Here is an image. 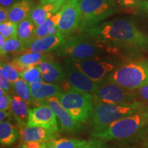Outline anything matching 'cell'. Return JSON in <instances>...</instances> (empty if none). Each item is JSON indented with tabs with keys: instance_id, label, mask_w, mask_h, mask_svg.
Wrapping results in <instances>:
<instances>
[{
	"instance_id": "d4e9b609",
	"label": "cell",
	"mask_w": 148,
	"mask_h": 148,
	"mask_svg": "<svg viewBox=\"0 0 148 148\" xmlns=\"http://www.w3.org/2000/svg\"><path fill=\"white\" fill-rule=\"evenodd\" d=\"M86 140L76 138H53L45 142L49 148H78Z\"/></svg>"
},
{
	"instance_id": "6da1fadb",
	"label": "cell",
	"mask_w": 148,
	"mask_h": 148,
	"mask_svg": "<svg viewBox=\"0 0 148 148\" xmlns=\"http://www.w3.org/2000/svg\"><path fill=\"white\" fill-rule=\"evenodd\" d=\"M84 31L88 36L112 47L148 49V35L128 18H114Z\"/></svg>"
},
{
	"instance_id": "4316f807",
	"label": "cell",
	"mask_w": 148,
	"mask_h": 148,
	"mask_svg": "<svg viewBox=\"0 0 148 148\" xmlns=\"http://www.w3.org/2000/svg\"><path fill=\"white\" fill-rule=\"evenodd\" d=\"M12 84L17 95L22 98L24 101H26L27 104L32 103L34 101V99L31 93L30 88H29V84L24 79L19 78Z\"/></svg>"
},
{
	"instance_id": "484cf974",
	"label": "cell",
	"mask_w": 148,
	"mask_h": 148,
	"mask_svg": "<svg viewBox=\"0 0 148 148\" xmlns=\"http://www.w3.org/2000/svg\"><path fill=\"white\" fill-rule=\"evenodd\" d=\"M25 43L18 38H11L5 39L3 46L0 47L1 56L6 55L8 53L18 52L25 49Z\"/></svg>"
},
{
	"instance_id": "7402d4cb",
	"label": "cell",
	"mask_w": 148,
	"mask_h": 148,
	"mask_svg": "<svg viewBox=\"0 0 148 148\" xmlns=\"http://www.w3.org/2000/svg\"><path fill=\"white\" fill-rule=\"evenodd\" d=\"M19 132L8 121L0 123V143L2 147H9L17 140Z\"/></svg>"
},
{
	"instance_id": "ab89813d",
	"label": "cell",
	"mask_w": 148,
	"mask_h": 148,
	"mask_svg": "<svg viewBox=\"0 0 148 148\" xmlns=\"http://www.w3.org/2000/svg\"><path fill=\"white\" fill-rule=\"evenodd\" d=\"M18 0H0V7H7L10 8L14 3L18 1Z\"/></svg>"
},
{
	"instance_id": "83f0119b",
	"label": "cell",
	"mask_w": 148,
	"mask_h": 148,
	"mask_svg": "<svg viewBox=\"0 0 148 148\" xmlns=\"http://www.w3.org/2000/svg\"><path fill=\"white\" fill-rule=\"evenodd\" d=\"M0 34L5 39L18 38V24L10 21L0 23Z\"/></svg>"
},
{
	"instance_id": "e0dca14e",
	"label": "cell",
	"mask_w": 148,
	"mask_h": 148,
	"mask_svg": "<svg viewBox=\"0 0 148 148\" xmlns=\"http://www.w3.org/2000/svg\"><path fill=\"white\" fill-rule=\"evenodd\" d=\"M34 8V0H18L10 7L8 21L18 24L28 17Z\"/></svg>"
},
{
	"instance_id": "ac0fdd59",
	"label": "cell",
	"mask_w": 148,
	"mask_h": 148,
	"mask_svg": "<svg viewBox=\"0 0 148 148\" xmlns=\"http://www.w3.org/2000/svg\"><path fill=\"white\" fill-rule=\"evenodd\" d=\"M10 109L20 127L28 125L29 108H27L26 101L18 95H14L12 97Z\"/></svg>"
},
{
	"instance_id": "2e32d148",
	"label": "cell",
	"mask_w": 148,
	"mask_h": 148,
	"mask_svg": "<svg viewBox=\"0 0 148 148\" xmlns=\"http://www.w3.org/2000/svg\"><path fill=\"white\" fill-rule=\"evenodd\" d=\"M37 66L45 82L57 83L65 78V73L62 66L51 58L42 61Z\"/></svg>"
},
{
	"instance_id": "d590c367",
	"label": "cell",
	"mask_w": 148,
	"mask_h": 148,
	"mask_svg": "<svg viewBox=\"0 0 148 148\" xmlns=\"http://www.w3.org/2000/svg\"><path fill=\"white\" fill-rule=\"evenodd\" d=\"M44 82V79L42 78V75L37 78L36 79H35L34 81H33L32 82H31L30 84H29V88H30L31 90H38L39 88L41 87V86L43 84Z\"/></svg>"
},
{
	"instance_id": "8d00e7d4",
	"label": "cell",
	"mask_w": 148,
	"mask_h": 148,
	"mask_svg": "<svg viewBox=\"0 0 148 148\" xmlns=\"http://www.w3.org/2000/svg\"><path fill=\"white\" fill-rule=\"evenodd\" d=\"M10 8L7 7H0V23L8 21Z\"/></svg>"
},
{
	"instance_id": "f6af8a7d",
	"label": "cell",
	"mask_w": 148,
	"mask_h": 148,
	"mask_svg": "<svg viewBox=\"0 0 148 148\" xmlns=\"http://www.w3.org/2000/svg\"><path fill=\"white\" fill-rule=\"evenodd\" d=\"M113 148H135L134 147H113Z\"/></svg>"
},
{
	"instance_id": "f35d334b",
	"label": "cell",
	"mask_w": 148,
	"mask_h": 148,
	"mask_svg": "<svg viewBox=\"0 0 148 148\" xmlns=\"http://www.w3.org/2000/svg\"><path fill=\"white\" fill-rule=\"evenodd\" d=\"M22 145L26 148H41L42 143L38 141H27L23 142Z\"/></svg>"
},
{
	"instance_id": "5b68a950",
	"label": "cell",
	"mask_w": 148,
	"mask_h": 148,
	"mask_svg": "<svg viewBox=\"0 0 148 148\" xmlns=\"http://www.w3.org/2000/svg\"><path fill=\"white\" fill-rule=\"evenodd\" d=\"M58 97L62 106L79 125L85 123L91 116L95 105L93 94L73 88L62 92Z\"/></svg>"
},
{
	"instance_id": "9c48e42d",
	"label": "cell",
	"mask_w": 148,
	"mask_h": 148,
	"mask_svg": "<svg viewBox=\"0 0 148 148\" xmlns=\"http://www.w3.org/2000/svg\"><path fill=\"white\" fill-rule=\"evenodd\" d=\"M94 95L101 102L122 103L134 101L137 92L123 87L114 82L105 80L100 84Z\"/></svg>"
},
{
	"instance_id": "cb8c5ba5",
	"label": "cell",
	"mask_w": 148,
	"mask_h": 148,
	"mask_svg": "<svg viewBox=\"0 0 148 148\" xmlns=\"http://www.w3.org/2000/svg\"><path fill=\"white\" fill-rule=\"evenodd\" d=\"M36 27L29 16L18 24V38L25 42V45L34 39Z\"/></svg>"
},
{
	"instance_id": "9a60e30c",
	"label": "cell",
	"mask_w": 148,
	"mask_h": 148,
	"mask_svg": "<svg viewBox=\"0 0 148 148\" xmlns=\"http://www.w3.org/2000/svg\"><path fill=\"white\" fill-rule=\"evenodd\" d=\"M19 135L23 142L38 141L40 143L57 138V133L54 131L41 126H29L20 127Z\"/></svg>"
},
{
	"instance_id": "4dcf8cb0",
	"label": "cell",
	"mask_w": 148,
	"mask_h": 148,
	"mask_svg": "<svg viewBox=\"0 0 148 148\" xmlns=\"http://www.w3.org/2000/svg\"><path fill=\"white\" fill-rule=\"evenodd\" d=\"M118 5L125 10H136L141 4L142 0H114Z\"/></svg>"
},
{
	"instance_id": "603a6c76",
	"label": "cell",
	"mask_w": 148,
	"mask_h": 148,
	"mask_svg": "<svg viewBox=\"0 0 148 148\" xmlns=\"http://www.w3.org/2000/svg\"><path fill=\"white\" fill-rule=\"evenodd\" d=\"M50 56L47 53L34 52V51H28L23 54L18 56L13 60L26 66H34L38 65L42 61L50 58Z\"/></svg>"
},
{
	"instance_id": "5bb4252c",
	"label": "cell",
	"mask_w": 148,
	"mask_h": 148,
	"mask_svg": "<svg viewBox=\"0 0 148 148\" xmlns=\"http://www.w3.org/2000/svg\"><path fill=\"white\" fill-rule=\"evenodd\" d=\"M40 104H47L50 107L57 116L58 122H60V126L63 130L68 132H73L79 130L80 125L77 124L71 114L62 106L58 97L53 96L49 97L40 103Z\"/></svg>"
},
{
	"instance_id": "b9f144b4",
	"label": "cell",
	"mask_w": 148,
	"mask_h": 148,
	"mask_svg": "<svg viewBox=\"0 0 148 148\" xmlns=\"http://www.w3.org/2000/svg\"><path fill=\"white\" fill-rule=\"evenodd\" d=\"M140 6L142 7V8L143 9V10L145 11L146 13L148 14V0H142Z\"/></svg>"
},
{
	"instance_id": "8992f818",
	"label": "cell",
	"mask_w": 148,
	"mask_h": 148,
	"mask_svg": "<svg viewBox=\"0 0 148 148\" xmlns=\"http://www.w3.org/2000/svg\"><path fill=\"white\" fill-rule=\"evenodd\" d=\"M106 80L130 90H138L148 84V62L132 61L118 66Z\"/></svg>"
},
{
	"instance_id": "f546056e",
	"label": "cell",
	"mask_w": 148,
	"mask_h": 148,
	"mask_svg": "<svg viewBox=\"0 0 148 148\" xmlns=\"http://www.w3.org/2000/svg\"><path fill=\"white\" fill-rule=\"evenodd\" d=\"M1 67H2L5 71L11 84H13L19 79V72L11 62H5L1 61Z\"/></svg>"
},
{
	"instance_id": "4fadbf2b",
	"label": "cell",
	"mask_w": 148,
	"mask_h": 148,
	"mask_svg": "<svg viewBox=\"0 0 148 148\" xmlns=\"http://www.w3.org/2000/svg\"><path fill=\"white\" fill-rule=\"evenodd\" d=\"M66 37L60 33L36 38L29 41L25 46V50L34 52L49 53L56 51L66 41Z\"/></svg>"
},
{
	"instance_id": "ba28073f",
	"label": "cell",
	"mask_w": 148,
	"mask_h": 148,
	"mask_svg": "<svg viewBox=\"0 0 148 148\" xmlns=\"http://www.w3.org/2000/svg\"><path fill=\"white\" fill-rule=\"evenodd\" d=\"M79 71L96 82L102 83L112 71L118 67L114 61L108 58L67 59Z\"/></svg>"
},
{
	"instance_id": "f1b7e54d",
	"label": "cell",
	"mask_w": 148,
	"mask_h": 148,
	"mask_svg": "<svg viewBox=\"0 0 148 148\" xmlns=\"http://www.w3.org/2000/svg\"><path fill=\"white\" fill-rule=\"evenodd\" d=\"M20 77L26 82L27 84H30L35 79L38 78L41 75V72L40 71V69L37 65L31 66L27 70L24 71L23 72L19 73Z\"/></svg>"
},
{
	"instance_id": "60d3db41",
	"label": "cell",
	"mask_w": 148,
	"mask_h": 148,
	"mask_svg": "<svg viewBox=\"0 0 148 148\" xmlns=\"http://www.w3.org/2000/svg\"><path fill=\"white\" fill-rule=\"evenodd\" d=\"M7 111L8 110L0 111V122L4 121V120L10 115V112Z\"/></svg>"
},
{
	"instance_id": "bcb514c9",
	"label": "cell",
	"mask_w": 148,
	"mask_h": 148,
	"mask_svg": "<svg viewBox=\"0 0 148 148\" xmlns=\"http://www.w3.org/2000/svg\"><path fill=\"white\" fill-rule=\"evenodd\" d=\"M18 148H26V147H24V146H23V145H22V144H21V145H19V146H18Z\"/></svg>"
},
{
	"instance_id": "836d02e7",
	"label": "cell",
	"mask_w": 148,
	"mask_h": 148,
	"mask_svg": "<svg viewBox=\"0 0 148 148\" xmlns=\"http://www.w3.org/2000/svg\"><path fill=\"white\" fill-rule=\"evenodd\" d=\"M12 97L6 93L0 95V111L8 110L11 108Z\"/></svg>"
},
{
	"instance_id": "74e56055",
	"label": "cell",
	"mask_w": 148,
	"mask_h": 148,
	"mask_svg": "<svg viewBox=\"0 0 148 148\" xmlns=\"http://www.w3.org/2000/svg\"><path fill=\"white\" fill-rule=\"evenodd\" d=\"M138 93L144 101L148 102V84L138 89Z\"/></svg>"
},
{
	"instance_id": "1f68e13d",
	"label": "cell",
	"mask_w": 148,
	"mask_h": 148,
	"mask_svg": "<svg viewBox=\"0 0 148 148\" xmlns=\"http://www.w3.org/2000/svg\"><path fill=\"white\" fill-rule=\"evenodd\" d=\"M78 148H107V145L105 140L94 138L92 139L86 140Z\"/></svg>"
},
{
	"instance_id": "d6a6232c",
	"label": "cell",
	"mask_w": 148,
	"mask_h": 148,
	"mask_svg": "<svg viewBox=\"0 0 148 148\" xmlns=\"http://www.w3.org/2000/svg\"><path fill=\"white\" fill-rule=\"evenodd\" d=\"M11 82L9 80L8 75L2 67L0 66V88L8 92L10 90Z\"/></svg>"
},
{
	"instance_id": "44dd1931",
	"label": "cell",
	"mask_w": 148,
	"mask_h": 148,
	"mask_svg": "<svg viewBox=\"0 0 148 148\" xmlns=\"http://www.w3.org/2000/svg\"><path fill=\"white\" fill-rule=\"evenodd\" d=\"M62 92L60 85L56 83H48L44 82L39 89L37 90H31L32 96L34 101L42 103L49 97H58Z\"/></svg>"
},
{
	"instance_id": "30bf717a",
	"label": "cell",
	"mask_w": 148,
	"mask_h": 148,
	"mask_svg": "<svg viewBox=\"0 0 148 148\" xmlns=\"http://www.w3.org/2000/svg\"><path fill=\"white\" fill-rule=\"evenodd\" d=\"M60 11V20L58 24V32L66 37L76 30L80 25V0H69Z\"/></svg>"
},
{
	"instance_id": "e575fe53",
	"label": "cell",
	"mask_w": 148,
	"mask_h": 148,
	"mask_svg": "<svg viewBox=\"0 0 148 148\" xmlns=\"http://www.w3.org/2000/svg\"><path fill=\"white\" fill-rule=\"evenodd\" d=\"M69 0H40V3H49L54 5L57 10H60L63 7V5L69 1Z\"/></svg>"
},
{
	"instance_id": "3957f363",
	"label": "cell",
	"mask_w": 148,
	"mask_h": 148,
	"mask_svg": "<svg viewBox=\"0 0 148 148\" xmlns=\"http://www.w3.org/2000/svg\"><path fill=\"white\" fill-rule=\"evenodd\" d=\"M114 50V47L86 35L68 38L55 51L58 56L69 59H86L96 58L105 53H113Z\"/></svg>"
},
{
	"instance_id": "277c9868",
	"label": "cell",
	"mask_w": 148,
	"mask_h": 148,
	"mask_svg": "<svg viewBox=\"0 0 148 148\" xmlns=\"http://www.w3.org/2000/svg\"><path fill=\"white\" fill-rule=\"evenodd\" d=\"M147 108L143 103L138 101L122 103L99 101L95 103L90 116L93 132L101 130L114 121Z\"/></svg>"
},
{
	"instance_id": "7c38bea8",
	"label": "cell",
	"mask_w": 148,
	"mask_h": 148,
	"mask_svg": "<svg viewBox=\"0 0 148 148\" xmlns=\"http://www.w3.org/2000/svg\"><path fill=\"white\" fill-rule=\"evenodd\" d=\"M57 119V116L50 107L47 104H40L29 109L27 125L41 126L57 132L60 130Z\"/></svg>"
},
{
	"instance_id": "8fae6325",
	"label": "cell",
	"mask_w": 148,
	"mask_h": 148,
	"mask_svg": "<svg viewBox=\"0 0 148 148\" xmlns=\"http://www.w3.org/2000/svg\"><path fill=\"white\" fill-rule=\"evenodd\" d=\"M64 70L65 73V78L71 88L74 89L89 92L94 95L101 84L96 82L89 78L83 72L73 66L68 60L64 62Z\"/></svg>"
},
{
	"instance_id": "7bdbcfd3",
	"label": "cell",
	"mask_w": 148,
	"mask_h": 148,
	"mask_svg": "<svg viewBox=\"0 0 148 148\" xmlns=\"http://www.w3.org/2000/svg\"><path fill=\"white\" fill-rule=\"evenodd\" d=\"M5 40V38L3 37L2 35L0 34V47H1V46H3V43H4Z\"/></svg>"
},
{
	"instance_id": "d6986e66",
	"label": "cell",
	"mask_w": 148,
	"mask_h": 148,
	"mask_svg": "<svg viewBox=\"0 0 148 148\" xmlns=\"http://www.w3.org/2000/svg\"><path fill=\"white\" fill-rule=\"evenodd\" d=\"M57 10L54 5L49 3H40L32 9L29 14V17L36 26L41 25L48 18L51 17L53 14L57 13Z\"/></svg>"
},
{
	"instance_id": "ffe728a7",
	"label": "cell",
	"mask_w": 148,
	"mask_h": 148,
	"mask_svg": "<svg viewBox=\"0 0 148 148\" xmlns=\"http://www.w3.org/2000/svg\"><path fill=\"white\" fill-rule=\"evenodd\" d=\"M60 20V11L48 18L41 25L36 27L34 38H40L48 35L56 34L58 32V24Z\"/></svg>"
},
{
	"instance_id": "ee69618b",
	"label": "cell",
	"mask_w": 148,
	"mask_h": 148,
	"mask_svg": "<svg viewBox=\"0 0 148 148\" xmlns=\"http://www.w3.org/2000/svg\"><path fill=\"white\" fill-rule=\"evenodd\" d=\"M41 148H49V147H48V146L45 143V142H44V143H42V147Z\"/></svg>"
},
{
	"instance_id": "52a82bcc",
	"label": "cell",
	"mask_w": 148,
	"mask_h": 148,
	"mask_svg": "<svg viewBox=\"0 0 148 148\" xmlns=\"http://www.w3.org/2000/svg\"><path fill=\"white\" fill-rule=\"evenodd\" d=\"M120 8L114 0H80L79 27L86 30L118 12Z\"/></svg>"
},
{
	"instance_id": "7a4b0ae2",
	"label": "cell",
	"mask_w": 148,
	"mask_h": 148,
	"mask_svg": "<svg viewBox=\"0 0 148 148\" xmlns=\"http://www.w3.org/2000/svg\"><path fill=\"white\" fill-rule=\"evenodd\" d=\"M147 125L148 107L113 122L101 130L92 132V136L105 141L123 140L134 136Z\"/></svg>"
}]
</instances>
